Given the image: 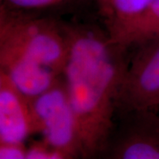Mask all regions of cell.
<instances>
[{
	"label": "cell",
	"instance_id": "obj_11",
	"mask_svg": "<svg viewBox=\"0 0 159 159\" xmlns=\"http://www.w3.org/2000/svg\"><path fill=\"white\" fill-rule=\"evenodd\" d=\"M57 149L47 145L43 140L34 142L29 148L26 159H56Z\"/></svg>",
	"mask_w": 159,
	"mask_h": 159
},
{
	"label": "cell",
	"instance_id": "obj_3",
	"mask_svg": "<svg viewBox=\"0 0 159 159\" xmlns=\"http://www.w3.org/2000/svg\"><path fill=\"white\" fill-rule=\"evenodd\" d=\"M30 102L42 140L54 149L83 159L78 123L64 78Z\"/></svg>",
	"mask_w": 159,
	"mask_h": 159
},
{
	"label": "cell",
	"instance_id": "obj_9",
	"mask_svg": "<svg viewBox=\"0 0 159 159\" xmlns=\"http://www.w3.org/2000/svg\"><path fill=\"white\" fill-rule=\"evenodd\" d=\"M108 32L130 22L143 13L154 0H99Z\"/></svg>",
	"mask_w": 159,
	"mask_h": 159
},
{
	"label": "cell",
	"instance_id": "obj_2",
	"mask_svg": "<svg viewBox=\"0 0 159 159\" xmlns=\"http://www.w3.org/2000/svg\"><path fill=\"white\" fill-rule=\"evenodd\" d=\"M0 46L11 48L62 75L68 57V25L26 15L2 4Z\"/></svg>",
	"mask_w": 159,
	"mask_h": 159
},
{
	"label": "cell",
	"instance_id": "obj_5",
	"mask_svg": "<svg viewBox=\"0 0 159 159\" xmlns=\"http://www.w3.org/2000/svg\"><path fill=\"white\" fill-rule=\"evenodd\" d=\"M108 149L109 159H159V115L156 111L122 114Z\"/></svg>",
	"mask_w": 159,
	"mask_h": 159
},
{
	"label": "cell",
	"instance_id": "obj_8",
	"mask_svg": "<svg viewBox=\"0 0 159 159\" xmlns=\"http://www.w3.org/2000/svg\"><path fill=\"white\" fill-rule=\"evenodd\" d=\"M108 34L115 43L125 48L159 37V0H154L135 20Z\"/></svg>",
	"mask_w": 159,
	"mask_h": 159
},
{
	"label": "cell",
	"instance_id": "obj_7",
	"mask_svg": "<svg viewBox=\"0 0 159 159\" xmlns=\"http://www.w3.org/2000/svg\"><path fill=\"white\" fill-rule=\"evenodd\" d=\"M0 71L29 98L50 89L61 78V75L20 51L4 46H0Z\"/></svg>",
	"mask_w": 159,
	"mask_h": 159
},
{
	"label": "cell",
	"instance_id": "obj_6",
	"mask_svg": "<svg viewBox=\"0 0 159 159\" xmlns=\"http://www.w3.org/2000/svg\"><path fill=\"white\" fill-rule=\"evenodd\" d=\"M38 134L30 98L0 71V143H25Z\"/></svg>",
	"mask_w": 159,
	"mask_h": 159
},
{
	"label": "cell",
	"instance_id": "obj_4",
	"mask_svg": "<svg viewBox=\"0 0 159 159\" xmlns=\"http://www.w3.org/2000/svg\"><path fill=\"white\" fill-rule=\"evenodd\" d=\"M119 89L117 111H159V37L137 44Z\"/></svg>",
	"mask_w": 159,
	"mask_h": 159
},
{
	"label": "cell",
	"instance_id": "obj_10",
	"mask_svg": "<svg viewBox=\"0 0 159 159\" xmlns=\"http://www.w3.org/2000/svg\"><path fill=\"white\" fill-rule=\"evenodd\" d=\"M66 0H2L3 4L15 9H38L54 6Z\"/></svg>",
	"mask_w": 159,
	"mask_h": 159
},
{
	"label": "cell",
	"instance_id": "obj_1",
	"mask_svg": "<svg viewBox=\"0 0 159 159\" xmlns=\"http://www.w3.org/2000/svg\"><path fill=\"white\" fill-rule=\"evenodd\" d=\"M68 32L63 78L77 119L83 159H97L106 153L114 134L127 48L92 26L68 25Z\"/></svg>",
	"mask_w": 159,
	"mask_h": 159
},
{
	"label": "cell",
	"instance_id": "obj_12",
	"mask_svg": "<svg viewBox=\"0 0 159 159\" xmlns=\"http://www.w3.org/2000/svg\"><path fill=\"white\" fill-rule=\"evenodd\" d=\"M28 148L25 143H0V159H26Z\"/></svg>",
	"mask_w": 159,
	"mask_h": 159
}]
</instances>
